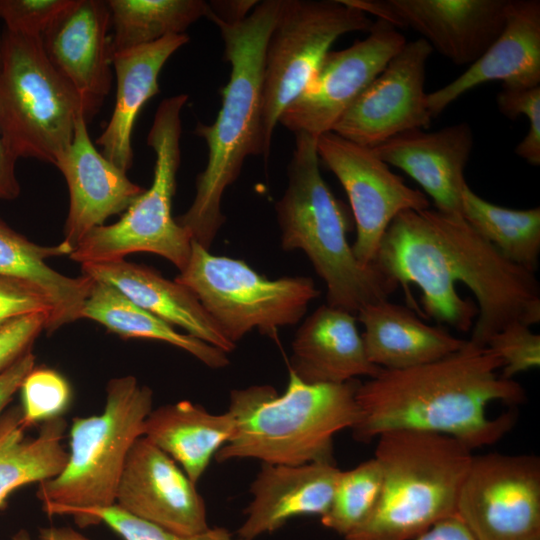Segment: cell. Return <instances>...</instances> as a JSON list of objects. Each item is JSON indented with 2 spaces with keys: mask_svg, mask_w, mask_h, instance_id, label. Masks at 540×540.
<instances>
[{
  "mask_svg": "<svg viewBox=\"0 0 540 540\" xmlns=\"http://www.w3.org/2000/svg\"><path fill=\"white\" fill-rule=\"evenodd\" d=\"M374 264L411 302L417 285L425 313L484 347L505 327L540 321L535 273L511 262L462 217L436 209L406 210L388 226Z\"/></svg>",
  "mask_w": 540,
  "mask_h": 540,
  "instance_id": "cell-1",
  "label": "cell"
},
{
  "mask_svg": "<svg viewBox=\"0 0 540 540\" xmlns=\"http://www.w3.org/2000/svg\"><path fill=\"white\" fill-rule=\"evenodd\" d=\"M501 359L486 346L466 340L458 351L433 362L384 370L359 383L355 399L356 440L369 442L390 431L408 430L452 437L470 450L491 445L512 427L514 414L490 418L494 401L520 404L524 388L498 376Z\"/></svg>",
  "mask_w": 540,
  "mask_h": 540,
  "instance_id": "cell-2",
  "label": "cell"
},
{
  "mask_svg": "<svg viewBox=\"0 0 540 540\" xmlns=\"http://www.w3.org/2000/svg\"><path fill=\"white\" fill-rule=\"evenodd\" d=\"M282 0L259 1L242 21L225 23L210 18L224 42L231 67L221 90L222 104L214 122L197 123L194 133L208 147L205 169L196 179L192 204L175 218L192 241L210 248L225 217L221 210L226 188L239 176L248 156H262L261 115L265 50Z\"/></svg>",
  "mask_w": 540,
  "mask_h": 540,
  "instance_id": "cell-3",
  "label": "cell"
},
{
  "mask_svg": "<svg viewBox=\"0 0 540 540\" xmlns=\"http://www.w3.org/2000/svg\"><path fill=\"white\" fill-rule=\"evenodd\" d=\"M359 382L307 384L289 372L284 393L270 385L230 392L228 412L235 420L232 438L216 461L258 459L267 464L333 462V438L358 420Z\"/></svg>",
  "mask_w": 540,
  "mask_h": 540,
  "instance_id": "cell-4",
  "label": "cell"
},
{
  "mask_svg": "<svg viewBox=\"0 0 540 540\" xmlns=\"http://www.w3.org/2000/svg\"><path fill=\"white\" fill-rule=\"evenodd\" d=\"M316 138L295 134L288 184L276 203L285 251L302 250L324 281L327 305L357 314L398 285L375 264L362 265L347 240V219L320 172Z\"/></svg>",
  "mask_w": 540,
  "mask_h": 540,
  "instance_id": "cell-5",
  "label": "cell"
},
{
  "mask_svg": "<svg viewBox=\"0 0 540 540\" xmlns=\"http://www.w3.org/2000/svg\"><path fill=\"white\" fill-rule=\"evenodd\" d=\"M374 458L382 470L377 503L344 540H410L456 514L472 453L458 440L419 431L377 437Z\"/></svg>",
  "mask_w": 540,
  "mask_h": 540,
  "instance_id": "cell-6",
  "label": "cell"
},
{
  "mask_svg": "<svg viewBox=\"0 0 540 540\" xmlns=\"http://www.w3.org/2000/svg\"><path fill=\"white\" fill-rule=\"evenodd\" d=\"M152 405V390L134 376L108 382L103 412L73 419L66 465L57 476L39 483L36 495L45 513L71 516L115 504L126 458L142 437Z\"/></svg>",
  "mask_w": 540,
  "mask_h": 540,
  "instance_id": "cell-7",
  "label": "cell"
},
{
  "mask_svg": "<svg viewBox=\"0 0 540 540\" xmlns=\"http://www.w3.org/2000/svg\"><path fill=\"white\" fill-rule=\"evenodd\" d=\"M83 114L75 90L49 61L41 37L4 29L0 44V139L17 161L55 164Z\"/></svg>",
  "mask_w": 540,
  "mask_h": 540,
  "instance_id": "cell-8",
  "label": "cell"
},
{
  "mask_svg": "<svg viewBox=\"0 0 540 540\" xmlns=\"http://www.w3.org/2000/svg\"><path fill=\"white\" fill-rule=\"evenodd\" d=\"M187 94L165 98L159 104L147 136L155 153L151 186L114 224L92 229L77 244L70 258L80 264L123 260L147 252L173 263L180 271L188 264L192 238L172 216V200L181 160V112Z\"/></svg>",
  "mask_w": 540,
  "mask_h": 540,
  "instance_id": "cell-9",
  "label": "cell"
},
{
  "mask_svg": "<svg viewBox=\"0 0 540 540\" xmlns=\"http://www.w3.org/2000/svg\"><path fill=\"white\" fill-rule=\"evenodd\" d=\"M175 281L198 298L234 345L254 328L275 336L278 329L297 324L320 294L309 277L270 280L244 261L213 255L194 241L188 264Z\"/></svg>",
  "mask_w": 540,
  "mask_h": 540,
  "instance_id": "cell-10",
  "label": "cell"
},
{
  "mask_svg": "<svg viewBox=\"0 0 540 540\" xmlns=\"http://www.w3.org/2000/svg\"><path fill=\"white\" fill-rule=\"evenodd\" d=\"M373 23L343 0H282L265 50L261 115L265 163L281 114L305 89L332 44L350 32H369Z\"/></svg>",
  "mask_w": 540,
  "mask_h": 540,
  "instance_id": "cell-11",
  "label": "cell"
},
{
  "mask_svg": "<svg viewBox=\"0 0 540 540\" xmlns=\"http://www.w3.org/2000/svg\"><path fill=\"white\" fill-rule=\"evenodd\" d=\"M456 515L475 540H521L540 532L539 457L472 456Z\"/></svg>",
  "mask_w": 540,
  "mask_h": 540,
  "instance_id": "cell-12",
  "label": "cell"
},
{
  "mask_svg": "<svg viewBox=\"0 0 540 540\" xmlns=\"http://www.w3.org/2000/svg\"><path fill=\"white\" fill-rule=\"evenodd\" d=\"M316 149L350 201L356 223L353 253L362 265L371 266L393 219L406 210L428 209L429 200L406 185L371 148L330 131L317 138Z\"/></svg>",
  "mask_w": 540,
  "mask_h": 540,
  "instance_id": "cell-13",
  "label": "cell"
},
{
  "mask_svg": "<svg viewBox=\"0 0 540 540\" xmlns=\"http://www.w3.org/2000/svg\"><path fill=\"white\" fill-rule=\"evenodd\" d=\"M406 42L397 28L377 19L366 38L326 54L305 89L281 114L279 123L294 134L305 133L316 139L332 131Z\"/></svg>",
  "mask_w": 540,
  "mask_h": 540,
  "instance_id": "cell-14",
  "label": "cell"
},
{
  "mask_svg": "<svg viewBox=\"0 0 540 540\" xmlns=\"http://www.w3.org/2000/svg\"><path fill=\"white\" fill-rule=\"evenodd\" d=\"M432 52L422 38L406 42L339 118L332 132L374 148L400 133L427 129L433 119L425 91Z\"/></svg>",
  "mask_w": 540,
  "mask_h": 540,
  "instance_id": "cell-15",
  "label": "cell"
},
{
  "mask_svg": "<svg viewBox=\"0 0 540 540\" xmlns=\"http://www.w3.org/2000/svg\"><path fill=\"white\" fill-rule=\"evenodd\" d=\"M395 28H411L456 65H471L503 29L508 0H343Z\"/></svg>",
  "mask_w": 540,
  "mask_h": 540,
  "instance_id": "cell-16",
  "label": "cell"
},
{
  "mask_svg": "<svg viewBox=\"0 0 540 540\" xmlns=\"http://www.w3.org/2000/svg\"><path fill=\"white\" fill-rule=\"evenodd\" d=\"M114 505L183 535L198 534L210 527L196 484L170 456L144 437L138 438L128 453Z\"/></svg>",
  "mask_w": 540,
  "mask_h": 540,
  "instance_id": "cell-17",
  "label": "cell"
},
{
  "mask_svg": "<svg viewBox=\"0 0 540 540\" xmlns=\"http://www.w3.org/2000/svg\"><path fill=\"white\" fill-rule=\"evenodd\" d=\"M110 28L106 1L73 0L41 37L49 61L77 93L87 121L111 90Z\"/></svg>",
  "mask_w": 540,
  "mask_h": 540,
  "instance_id": "cell-18",
  "label": "cell"
},
{
  "mask_svg": "<svg viewBox=\"0 0 540 540\" xmlns=\"http://www.w3.org/2000/svg\"><path fill=\"white\" fill-rule=\"evenodd\" d=\"M54 165L64 176L69 191L63 242L73 250L88 232L103 226L109 217L125 212L146 190L97 150L83 114L76 120L71 143Z\"/></svg>",
  "mask_w": 540,
  "mask_h": 540,
  "instance_id": "cell-19",
  "label": "cell"
},
{
  "mask_svg": "<svg viewBox=\"0 0 540 540\" xmlns=\"http://www.w3.org/2000/svg\"><path fill=\"white\" fill-rule=\"evenodd\" d=\"M495 80L509 89L540 86L539 0H508L495 41L457 78L428 93L432 118L471 89Z\"/></svg>",
  "mask_w": 540,
  "mask_h": 540,
  "instance_id": "cell-20",
  "label": "cell"
},
{
  "mask_svg": "<svg viewBox=\"0 0 540 540\" xmlns=\"http://www.w3.org/2000/svg\"><path fill=\"white\" fill-rule=\"evenodd\" d=\"M473 146L471 126L460 122L432 132L406 131L371 149L388 166L417 182L436 210L461 215L465 168Z\"/></svg>",
  "mask_w": 540,
  "mask_h": 540,
  "instance_id": "cell-21",
  "label": "cell"
},
{
  "mask_svg": "<svg viewBox=\"0 0 540 540\" xmlns=\"http://www.w3.org/2000/svg\"><path fill=\"white\" fill-rule=\"evenodd\" d=\"M340 473L333 462L262 463L250 486L252 499L236 535L243 540H255L277 531L294 517L323 516L331 504Z\"/></svg>",
  "mask_w": 540,
  "mask_h": 540,
  "instance_id": "cell-22",
  "label": "cell"
},
{
  "mask_svg": "<svg viewBox=\"0 0 540 540\" xmlns=\"http://www.w3.org/2000/svg\"><path fill=\"white\" fill-rule=\"evenodd\" d=\"M355 315L327 304L298 328L292 342L289 372L307 384H342L358 376L375 377Z\"/></svg>",
  "mask_w": 540,
  "mask_h": 540,
  "instance_id": "cell-23",
  "label": "cell"
},
{
  "mask_svg": "<svg viewBox=\"0 0 540 540\" xmlns=\"http://www.w3.org/2000/svg\"><path fill=\"white\" fill-rule=\"evenodd\" d=\"M82 275L107 283L139 307L166 323L184 329L222 351L232 344L220 331L198 298L180 283L164 278L153 268L123 260L81 264Z\"/></svg>",
  "mask_w": 540,
  "mask_h": 540,
  "instance_id": "cell-24",
  "label": "cell"
},
{
  "mask_svg": "<svg viewBox=\"0 0 540 540\" xmlns=\"http://www.w3.org/2000/svg\"><path fill=\"white\" fill-rule=\"evenodd\" d=\"M189 41L186 33L112 54L116 76L113 112L96 144L101 153L127 172L133 164L132 133L136 118L160 91L158 78L168 59Z\"/></svg>",
  "mask_w": 540,
  "mask_h": 540,
  "instance_id": "cell-25",
  "label": "cell"
},
{
  "mask_svg": "<svg viewBox=\"0 0 540 540\" xmlns=\"http://www.w3.org/2000/svg\"><path fill=\"white\" fill-rule=\"evenodd\" d=\"M368 359L384 370H402L442 359L466 340L441 326L423 322L410 308L388 299L365 305L358 313Z\"/></svg>",
  "mask_w": 540,
  "mask_h": 540,
  "instance_id": "cell-26",
  "label": "cell"
},
{
  "mask_svg": "<svg viewBox=\"0 0 540 540\" xmlns=\"http://www.w3.org/2000/svg\"><path fill=\"white\" fill-rule=\"evenodd\" d=\"M234 432L235 420L228 411L214 414L185 400L152 409L142 437L170 456L197 484Z\"/></svg>",
  "mask_w": 540,
  "mask_h": 540,
  "instance_id": "cell-27",
  "label": "cell"
},
{
  "mask_svg": "<svg viewBox=\"0 0 540 540\" xmlns=\"http://www.w3.org/2000/svg\"><path fill=\"white\" fill-rule=\"evenodd\" d=\"M67 428L62 418L42 423L35 437H25L21 409L0 417V506L16 489L57 476L68 459L62 445Z\"/></svg>",
  "mask_w": 540,
  "mask_h": 540,
  "instance_id": "cell-28",
  "label": "cell"
},
{
  "mask_svg": "<svg viewBox=\"0 0 540 540\" xmlns=\"http://www.w3.org/2000/svg\"><path fill=\"white\" fill-rule=\"evenodd\" d=\"M82 318L96 321L124 338H147L171 344L212 369L224 368L229 364L226 352L189 334L177 332L170 324L101 281L93 280L83 306Z\"/></svg>",
  "mask_w": 540,
  "mask_h": 540,
  "instance_id": "cell-29",
  "label": "cell"
},
{
  "mask_svg": "<svg viewBox=\"0 0 540 540\" xmlns=\"http://www.w3.org/2000/svg\"><path fill=\"white\" fill-rule=\"evenodd\" d=\"M73 249L64 243L42 246L28 240L0 219V275L27 280L50 300L55 316H68L81 305L87 289L83 277L65 276L46 260L69 255Z\"/></svg>",
  "mask_w": 540,
  "mask_h": 540,
  "instance_id": "cell-30",
  "label": "cell"
},
{
  "mask_svg": "<svg viewBox=\"0 0 540 540\" xmlns=\"http://www.w3.org/2000/svg\"><path fill=\"white\" fill-rule=\"evenodd\" d=\"M112 54L147 45L167 36L184 34L207 17L203 0H108Z\"/></svg>",
  "mask_w": 540,
  "mask_h": 540,
  "instance_id": "cell-31",
  "label": "cell"
},
{
  "mask_svg": "<svg viewBox=\"0 0 540 540\" xmlns=\"http://www.w3.org/2000/svg\"><path fill=\"white\" fill-rule=\"evenodd\" d=\"M461 215L511 262L535 273L540 255V208L517 210L477 195L468 184L462 192Z\"/></svg>",
  "mask_w": 540,
  "mask_h": 540,
  "instance_id": "cell-32",
  "label": "cell"
},
{
  "mask_svg": "<svg viewBox=\"0 0 540 540\" xmlns=\"http://www.w3.org/2000/svg\"><path fill=\"white\" fill-rule=\"evenodd\" d=\"M381 485L382 470L375 458L341 471L329 509L321 516L322 525L343 537L353 532L372 513Z\"/></svg>",
  "mask_w": 540,
  "mask_h": 540,
  "instance_id": "cell-33",
  "label": "cell"
},
{
  "mask_svg": "<svg viewBox=\"0 0 540 540\" xmlns=\"http://www.w3.org/2000/svg\"><path fill=\"white\" fill-rule=\"evenodd\" d=\"M82 526L104 523L123 540H243L224 527H209L193 535H183L134 517L116 505L77 511L71 515Z\"/></svg>",
  "mask_w": 540,
  "mask_h": 540,
  "instance_id": "cell-34",
  "label": "cell"
},
{
  "mask_svg": "<svg viewBox=\"0 0 540 540\" xmlns=\"http://www.w3.org/2000/svg\"><path fill=\"white\" fill-rule=\"evenodd\" d=\"M21 413L26 427L62 417L72 391L66 378L54 369L34 367L22 382Z\"/></svg>",
  "mask_w": 540,
  "mask_h": 540,
  "instance_id": "cell-35",
  "label": "cell"
},
{
  "mask_svg": "<svg viewBox=\"0 0 540 540\" xmlns=\"http://www.w3.org/2000/svg\"><path fill=\"white\" fill-rule=\"evenodd\" d=\"M485 346L501 359L500 376L505 379L540 365V335L528 325L511 324L493 334Z\"/></svg>",
  "mask_w": 540,
  "mask_h": 540,
  "instance_id": "cell-36",
  "label": "cell"
},
{
  "mask_svg": "<svg viewBox=\"0 0 540 540\" xmlns=\"http://www.w3.org/2000/svg\"><path fill=\"white\" fill-rule=\"evenodd\" d=\"M499 111L509 119L525 115L529 128L515 148V153L528 164H540V86L520 89L502 88L497 94Z\"/></svg>",
  "mask_w": 540,
  "mask_h": 540,
  "instance_id": "cell-37",
  "label": "cell"
},
{
  "mask_svg": "<svg viewBox=\"0 0 540 540\" xmlns=\"http://www.w3.org/2000/svg\"><path fill=\"white\" fill-rule=\"evenodd\" d=\"M73 0H0V19L5 30L42 37Z\"/></svg>",
  "mask_w": 540,
  "mask_h": 540,
  "instance_id": "cell-38",
  "label": "cell"
},
{
  "mask_svg": "<svg viewBox=\"0 0 540 540\" xmlns=\"http://www.w3.org/2000/svg\"><path fill=\"white\" fill-rule=\"evenodd\" d=\"M52 312L53 306L40 288L21 278L0 275V328L34 313H47L50 320Z\"/></svg>",
  "mask_w": 540,
  "mask_h": 540,
  "instance_id": "cell-39",
  "label": "cell"
},
{
  "mask_svg": "<svg viewBox=\"0 0 540 540\" xmlns=\"http://www.w3.org/2000/svg\"><path fill=\"white\" fill-rule=\"evenodd\" d=\"M48 320L47 313H34L0 328V372L31 351L36 338L46 330Z\"/></svg>",
  "mask_w": 540,
  "mask_h": 540,
  "instance_id": "cell-40",
  "label": "cell"
},
{
  "mask_svg": "<svg viewBox=\"0 0 540 540\" xmlns=\"http://www.w3.org/2000/svg\"><path fill=\"white\" fill-rule=\"evenodd\" d=\"M35 367V356L28 351L0 372V415L13 395L20 390L23 380Z\"/></svg>",
  "mask_w": 540,
  "mask_h": 540,
  "instance_id": "cell-41",
  "label": "cell"
},
{
  "mask_svg": "<svg viewBox=\"0 0 540 540\" xmlns=\"http://www.w3.org/2000/svg\"><path fill=\"white\" fill-rule=\"evenodd\" d=\"M257 0H215L208 2L207 18H215L225 23L244 20L255 8Z\"/></svg>",
  "mask_w": 540,
  "mask_h": 540,
  "instance_id": "cell-42",
  "label": "cell"
},
{
  "mask_svg": "<svg viewBox=\"0 0 540 540\" xmlns=\"http://www.w3.org/2000/svg\"><path fill=\"white\" fill-rule=\"evenodd\" d=\"M410 540H475L455 514Z\"/></svg>",
  "mask_w": 540,
  "mask_h": 540,
  "instance_id": "cell-43",
  "label": "cell"
},
{
  "mask_svg": "<svg viewBox=\"0 0 540 540\" xmlns=\"http://www.w3.org/2000/svg\"><path fill=\"white\" fill-rule=\"evenodd\" d=\"M0 31V44H1ZM16 161L7 153L0 139V200H13L20 194V184L15 174Z\"/></svg>",
  "mask_w": 540,
  "mask_h": 540,
  "instance_id": "cell-44",
  "label": "cell"
},
{
  "mask_svg": "<svg viewBox=\"0 0 540 540\" xmlns=\"http://www.w3.org/2000/svg\"><path fill=\"white\" fill-rule=\"evenodd\" d=\"M39 540H90L70 527L50 526L40 529Z\"/></svg>",
  "mask_w": 540,
  "mask_h": 540,
  "instance_id": "cell-45",
  "label": "cell"
},
{
  "mask_svg": "<svg viewBox=\"0 0 540 540\" xmlns=\"http://www.w3.org/2000/svg\"><path fill=\"white\" fill-rule=\"evenodd\" d=\"M12 540H32L30 534L22 529L19 530L13 537Z\"/></svg>",
  "mask_w": 540,
  "mask_h": 540,
  "instance_id": "cell-46",
  "label": "cell"
},
{
  "mask_svg": "<svg viewBox=\"0 0 540 540\" xmlns=\"http://www.w3.org/2000/svg\"><path fill=\"white\" fill-rule=\"evenodd\" d=\"M521 540H540V532H536L534 534H531Z\"/></svg>",
  "mask_w": 540,
  "mask_h": 540,
  "instance_id": "cell-47",
  "label": "cell"
}]
</instances>
